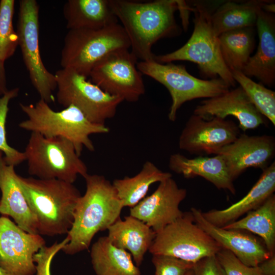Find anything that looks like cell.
<instances>
[{
    "label": "cell",
    "instance_id": "7c38bea8",
    "mask_svg": "<svg viewBox=\"0 0 275 275\" xmlns=\"http://www.w3.org/2000/svg\"><path fill=\"white\" fill-rule=\"evenodd\" d=\"M138 59L129 49L114 50L93 67L90 81L107 93L123 101L136 102L145 92Z\"/></svg>",
    "mask_w": 275,
    "mask_h": 275
},
{
    "label": "cell",
    "instance_id": "f546056e",
    "mask_svg": "<svg viewBox=\"0 0 275 275\" xmlns=\"http://www.w3.org/2000/svg\"><path fill=\"white\" fill-rule=\"evenodd\" d=\"M235 81L246 94L251 102L263 116L275 125V92L256 82L241 71H232Z\"/></svg>",
    "mask_w": 275,
    "mask_h": 275
},
{
    "label": "cell",
    "instance_id": "74e56055",
    "mask_svg": "<svg viewBox=\"0 0 275 275\" xmlns=\"http://www.w3.org/2000/svg\"><path fill=\"white\" fill-rule=\"evenodd\" d=\"M4 64L5 63L0 62V96L3 95L9 90Z\"/></svg>",
    "mask_w": 275,
    "mask_h": 275
},
{
    "label": "cell",
    "instance_id": "e575fe53",
    "mask_svg": "<svg viewBox=\"0 0 275 275\" xmlns=\"http://www.w3.org/2000/svg\"><path fill=\"white\" fill-rule=\"evenodd\" d=\"M68 242L69 239L66 236L60 242L56 241L49 246L44 245L35 254L34 261L36 275H51L50 266L53 257Z\"/></svg>",
    "mask_w": 275,
    "mask_h": 275
},
{
    "label": "cell",
    "instance_id": "30bf717a",
    "mask_svg": "<svg viewBox=\"0 0 275 275\" xmlns=\"http://www.w3.org/2000/svg\"><path fill=\"white\" fill-rule=\"evenodd\" d=\"M223 248L195 222L190 212L156 233L149 252L193 263L215 255Z\"/></svg>",
    "mask_w": 275,
    "mask_h": 275
},
{
    "label": "cell",
    "instance_id": "277c9868",
    "mask_svg": "<svg viewBox=\"0 0 275 275\" xmlns=\"http://www.w3.org/2000/svg\"><path fill=\"white\" fill-rule=\"evenodd\" d=\"M219 2H196L190 10L194 13V29L187 42L180 48L169 53L154 55V60L165 64L187 61L197 64L200 71L208 77L217 76L230 87H235L231 71L225 65L221 53L218 36L213 29L211 16Z\"/></svg>",
    "mask_w": 275,
    "mask_h": 275
},
{
    "label": "cell",
    "instance_id": "484cf974",
    "mask_svg": "<svg viewBox=\"0 0 275 275\" xmlns=\"http://www.w3.org/2000/svg\"><path fill=\"white\" fill-rule=\"evenodd\" d=\"M267 1L251 0L242 3H222L211 16L217 36L227 31L256 26L259 12Z\"/></svg>",
    "mask_w": 275,
    "mask_h": 275
},
{
    "label": "cell",
    "instance_id": "60d3db41",
    "mask_svg": "<svg viewBox=\"0 0 275 275\" xmlns=\"http://www.w3.org/2000/svg\"><path fill=\"white\" fill-rule=\"evenodd\" d=\"M0 275H7L1 267H0Z\"/></svg>",
    "mask_w": 275,
    "mask_h": 275
},
{
    "label": "cell",
    "instance_id": "9c48e42d",
    "mask_svg": "<svg viewBox=\"0 0 275 275\" xmlns=\"http://www.w3.org/2000/svg\"><path fill=\"white\" fill-rule=\"evenodd\" d=\"M54 75L59 104L64 108L76 107L94 123L105 124L107 120L115 116L118 106L123 101L72 69L62 68Z\"/></svg>",
    "mask_w": 275,
    "mask_h": 275
},
{
    "label": "cell",
    "instance_id": "52a82bcc",
    "mask_svg": "<svg viewBox=\"0 0 275 275\" xmlns=\"http://www.w3.org/2000/svg\"><path fill=\"white\" fill-rule=\"evenodd\" d=\"M28 173L41 179H57L73 183L88 174L73 144L62 137L46 138L31 132L23 152Z\"/></svg>",
    "mask_w": 275,
    "mask_h": 275
},
{
    "label": "cell",
    "instance_id": "7a4b0ae2",
    "mask_svg": "<svg viewBox=\"0 0 275 275\" xmlns=\"http://www.w3.org/2000/svg\"><path fill=\"white\" fill-rule=\"evenodd\" d=\"M86 190L76 205L72 225L67 234L69 242L62 249L73 255L88 249L94 236L120 218L124 207L116 190L103 175L88 174Z\"/></svg>",
    "mask_w": 275,
    "mask_h": 275
},
{
    "label": "cell",
    "instance_id": "4dcf8cb0",
    "mask_svg": "<svg viewBox=\"0 0 275 275\" xmlns=\"http://www.w3.org/2000/svg\"><path fill=\"white\" fill-rule=\"evenodd\" d=\"M14 10L15 1H0V62L3 63L13 56L18 46L13 25Z\"/></svg>",
    "mask_w": 275,
    "mask_h": 275
},
{
    "label": "cell",
    "instance_id": "603a6c76",
    "mask_svg": "<svg viewBox=\"0 0 275 275\" xmlns=\"http://www.w3.org/2000/svg\"><path fill=\"white\" fill-rule=\"evenodd\" d=\"M107 236L116 247L129 251L139 267L156 233L145 223L131 215L120 218L107 229Z\"/></svg>",
    "mask_w": 275,
    "mask_h": 275
},
{
    "label": "cell",
    "instance_id": "5bb4252c",
    "mask_svg": "<svg viewBox=\"0 0 275 275\" xmlns=\"http://www.w3.org/2000/svg\"><path fill=\"white\" fill-rule=\"evenodd\" d=\"M240 129L230 120L214 117L205 120L193 114L179 136V148L191 154L217 155L240 135Z\"/></svg>",
    "mask_w": 275,
    "mask_h": 275
},
{
    "label": "cell",
    "instance_id": "83f0119b",
    "mask_svg": "<svg viewBox=\"0 0 275 275\" xmlns=\"http://www.w3.org/2000/svg\"><path fill=\"white\" fill-rule=\"evenodd\" d=\"M222 228L226 229L247 231L259 235L265 246L275 254V196L269 197L261 206L247 213L243 218Z\"/></svg>",
    "mask_w": 275,
    "mask_h": 275
},
{
    "label": "cell",
    "instance_id": "b9f144b4",
    "mask_svg": "<svg viewBox=\"0 0 275 275\" xmlns=\"http://www.w3.org/2000/svg\"><path fill=\"white\" fill-rule=\"evenodd\" d=\"M3 153L1 151H0V159L3 157Z\"/></svg>",
    "mask_w": 275,
    "mask_h": 275
},
{
    "label": "cell",
    "instance_id": "ffe728a7",
    "mask_svg": "<svg viewBox=\"0 0 275 275\" xmlns=\"http://www.w3.org/2000/svg\"><path fill=\"white\" fill-rule=\"evenodd\" d=\"M14 167L0 159V213L11 216L24 231L38 234L37 221L22 191Z\"/></svg>",
    "mask_w": 275,
    "mask_h": 275
},
{
    "label": "cell",
    "instance_id": "2e32d148",
    "mask_svg": "<svg viewBox=\"0 0 275 275\" xmlns=\"http://www.w3.org/2000/svg\"><path fill=\"white\" fill-rule=\"evenodd\" d=\"M275 153L273 136L240 134L232 143L224 147L218 154L224 158L230 176L234 181L248 168L268 166Z\"/></svg>",
    "mask_w": 275,
    "mask_h": 275
},
{
    "label": "cell",
    "instance_id": "d6986e66",
    "mask_svg": "<svg viewBox=\"0 0 275 275\" xmlns=\"http://www.w3.org/2000/svg\"><path fill=\"white\" fill-rule=\"evenodd\" d=\"M256 26L259 44L241 71L251 78H257L263 85L272 86L275 81V18L273 14L261 10Z\"/></svg>",
    "mask_w": 275,
    "mask_h": 275
},
{
    "label": "cell",
    "instance_id": "cb8c5ba5",
    "mask_svg": "<svg viewBox=\"0 0 275 275\" xmlns=\"http://www.w3.org/2000/svg\"><path fill=\"white\" fill-rule=\"evenodd\" d=\"M63 13L69 30L101 29L119 21L109 0H69Z\"/></svg>",
    "mask_w": 275,
    "mask_h": 275
},
{
    "label": "cell",
    "instance_id": "1f68e13d",
    "mask_svg": "<svg viewBox=\"0 0 275 275\" xmlns=\"http://www.w3.org/2000/svg\"><path fill=\"white\" fill-rule=\"evenodd\" d=\"M18 88L8 90L0 97V151L4 154L3 159L6 163L14 167L25 160L24 152L11 147L7 142L6 136V122L9 111V103L11 99L18 96Z\"/></svg>",
    "mask_w": 275,
    "mask_h": 275
},
{
    "label": "cell",
    "instance_id": "8fae6325",
    "mask_svg": "<svg viewBox=\"0 0 275 275\" xmlns=\"http://www.w3.org/2000/svg\"><path fill=\"white\" fill-rule=\"evenodd\" d=\"M16 33L23 62L31 82L40 99L48 103L54 100L57 89L54 74L42 60L39 46V6L36 0H20Z\"/></svg>",
    "mask_w": 275,
    "mask_h": 275
},
{
    "label": "cell",
    "instance_id": "f1b7e54d",
    "mask_svg": "<svg viewBox=\"0 0 275 275\" xmlns=\"http://www.w3.org/2000/svg\"><path fill=\"white\" fill-rule=\"evenodd\" d=\"M223 61L230 71H242L254 50V28H244L226 32L218 37Z\"/></svg>",
    "mask_w": 275,
    "mask_h": 275
},
{
    "label": "cell",
    "instance_id": "e0dca14e",
    "mask_svg": "<svg viewBox=\"0 0 275 275\" xmlns=\"http://www.w3.org/2000/svg\"><path fill=\"white\" fill-rule=\"evenodd\" d=\"M190 211L199 227L223 249L232 252L244 264L257 266L272 256L267 250L264 242L257 237L243 230L226 229L214 226L204 218L200 209L191 208Z\"/></svg>",
    "mask_w": 275,
    "mask_h": 275
},
{
    "label": "cell",
    "instance_id": "8992f818",
    "mask_svg": "<svg viewBox=\"0 0 275 275\" xmlns=\"http://www.w3.org/2000/svg\"><path fill=\"white\" fill-rule=\"evenodd\" d=\"M129 48L128 38L119 23L97 29L69 30L64 38L61 65L89 77L93 67L108 53Z\"/></svg>",
    "mask_w": 275,
    "mask_h": 275
},
{
    "label": "cell",
    "instance_id": "836d02e7",
    "mask_svg": "<svg viewBox=\"0 0 275 275\" xmlns=\"http://www.w3.org/2000/svg\"><path fill=\"white\" fill-rule=\"evenodd\" d=\"M216 257L224 275H261L258 266L244 264L229 250L222 249L216 254Z\"/></svg>",
    "mask_w": 275,
    "mask_h": 275
},
{
    "label": "cell",
    "instance_id": "5b68a950",
    "mask_svg": "<svg viewBox=\"0 0 275 275\" xmlns=\"http://www.w3.org/2000/svg\"><path fill=\"white\" fill-rule=\"evenodd\" d=\"M28 119L18 125L22 129L38 133L46 138L62 137L70 141L80 156L85 147L95 150L90 136L105 134L109 129L105 124L89 121L76 107L70 105L61 111H54L48 103L40 99L35 104H19Z\"/></svg>",
    "mask_w": 275,
    "mask_h": 275
},
{
    "label": "cell",
    "instance_id": "4316f807",
    "mask_svg": "<svg viewBox=\"0 0 275 275\" xmlns=\"http://www.w3.org/2000/svg\"><path fill=\"white\" fill-rule=\"evenodd\" d=\"M170 177V173L163 172L152 162L147 161L134 176L116 179L112 183L123 206L132 208L146 197L152 184Z\"/></svg>",
    "mask_w": 275,
    "mask_h": 275
},
{
    "label": "cell",
    "instance_id": "8d00e7d4",
    "mask_svg": "<svg viewBox=\"0 0 275 275\" xmlns=\"http://www.w3.org/2000/svg\"><path fill=\"white\" fill-rule=\"evenodd\" d=\"M257 266L261 275H275V254Z\"/></svg>",
    "mask_w": 275,
    "mask_h": 275
},
{
    "label": "cell",
    "instance_id": "ab89813d",
    "mask_svg": "<svg viewBox=\"0 0 275 275\" xmlns=\"http://www.w3.org/2000/svg\"><path fill=\"white\" fill-rule=\"evenodd\" d=\"M185 275H194V272L193 270V268L190 270H189Z\"/></svg>",
    "mask_w": 275,
    "mask_h": 275
},
{
    "label": "cell",
    "instance_id": "d6a6232c",
    "mask_svg": "<svg viewBox=\"0 0 275 275\" xmlns=\"http://www.w3.org/2000/svg\"><path fill=\"white\" fill-rule=\"evenodd\" d=\"M154 275H185L194 264L179 258L164 255H152Z\"/></svg>",
    "mask_w": 275,
    "mask_h": 275
},
{
    "label": "cell",
    "instance_id": "d4e9b609",
    "mask_svg": "<svg viewBox=\"0 0 275 275\" xmlns=\"http://www.w3.org/2000/svg\"><path fill=\"white\" fill-rule=\"evenodd\" d=\"M90 257L96 275H141L131 254L114 246L107 236L92 244Z\"/></svg>",
    "mask_w": 275,
    "mask_h": 275
},
{
    "label": "cell",
    "instance_id": "6da1fadb",
    "mask_svg": "<svg viewBox=\"0 0 275 275\" xmlns=\"http://www.w3.org/2000/svg\"><path fill=\"white\" fill-rule=\"evenodd\" d=\"M109 3L128 38L131 52L141 61L154 60L152 47L158 40L180 34L175 17L178 1L109 0Z\"/></svg>",
    "mask_w": 275,
    "mask_h": 275
},
{
    "label": "cell",
    "instance_id": "ac0fdd59",
    "mask_svg": "<svg viewBox=\"0 0 275 275\" xmlns=\"http://www.w3.org/2000/svg\"><path fill=\"white\" fill-rule=\"evenodd\" d=\"M194 114L205 120L214 117L226 119L232 116L237 119L238 127L243 131L255 129L264 123L263 116L240 86L201 101L195 108Z\"/></svg>",
    "mask_w": 275,
    "mask_h": 275
},
{
    "label": "cell",
    "instance_id": "9a60e30c",
    "mask_svg": "<svg viewBox=\"0 0 275 275\" xmlns=\"http://www.w3.org/2000/svg\"><path fill=\"white\" fill-rule=\"evenodd\" d=\"M187 196L170 177L159 182L155 190L130 208V215L151 228L156 233L183 215L179 205Z\"/></svg>",
    "mask_w": 275,
    "mask_h": 275
},
{
    "label": "cell",
    "instance_id": "d590c367",
    "mask_svg": "<svg viewBox=\"0 0 275 275\" xmlns=\"http://www.w3.org/2000/svg\"><path fill=\"white\" fill-rule=\"evenodd\" d=\"M194 275H224L215 255L204 257L194 264Z\"/></svg>",
    "mask_w": 275,
    "mask_h": 275
},
{
    "label": "cell",
    "instance_id": "7402d4cb",
    "mask_svg": "<svg viewBox=\"0 0 275 275\" xmlns=\"http://www.w3.org/2000/svg\"><path fill=\"white\" fill-rule=\"evenodd\" d=\"M169 167L171 171L185 178L200 176L218 189L235 194L233 180L229 175L224 158L219 154L210 157L199 156L188 158L181 154L174 153L170 157Z\"/></svg>",
    "mask_w": 275,
    "mask_h": 275
},
{
    "label": "cell",
    "instance_id": "44dd1931",
    "mask_svg": "<svg viewBox=\"0 0 275 275\" xmlns=\"http://www.w3.org/2000/svg\"><path fill=\"white\" fill-rule=\"evenodd\" d=\"M262 171L258 181L243 198L226 209L202 212L204 218L214 226L223 227L261 206L275 190V162Z\"/></svg>",
    "mask_w": 275,
    "mask_h": 275
},
{
    "label": "cell",
    "instance_id": "ba28073f",
    "mask_svg": "<svg viewBox=\"0 0 275 275\" xmlns=\"http://www.w3.org/2000/svg\"><path fill=\"white\" fill-rule=\"evenodd\" d=\"M137 68L142 74L154 79L169 91L172 104L168 118L172 122L175 121L178 111L185 102L197 98L215 97L230 90V87L220 78H198L189 74L182 65L162 64L153 60L138 62Z\"/></svg>",
    "mask_w": 275,
    "mask_h": 275
},
{
    "label": "cell",
    "instance_id": "3957f363",
    "mask_svg": "<svg viewBox=\"0 0 275 275\" xmlns=\"http://www.w3.org/2000/svg\"><path fill=\"white\" fill-rule=\"evenodd\" d=\"M30 210L38 223V233L54 236L67 234L81 195L73 183L57 179H41L18 175Z\"/></svg>",
    "mask_w": 275,
    "mask_h": 275
},
{
    "label": "cell",
    "instance_id": "f35d334b",
    "mask_svg": "<svg viewBox=\"0 0 275 275\" xmlns=\"http://www.w3.org/2000/svg\"><path fill=\"white\" fill-rule=\"evenodd\" d=\"M262 10L268 13H274L275 12L274 3H273L272 1H267L263 6Z\"/></svg>",
    "mask_w": 275,
    "mask_h": 275
},
{
    "label": "cell",
    "instance_id": "4fadbf2b",
    "mask_svg": "<svg viewBox=\"0 0 275 275\" xmlns=\"http://www.w3.org/2000/svg\"><path fill=\"white\" fill-rule=\"evenodd\" d=\"M44 245L41 235L28 233L0 216V267L7 275H34V256Z\"/></svg>",
    "mask_w": 275,
    "mask_h": 275
}]
</instances>
